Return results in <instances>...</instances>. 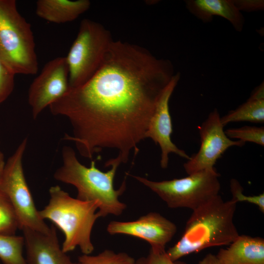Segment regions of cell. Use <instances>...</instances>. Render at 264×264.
<instances>
[{
	"instance_id": "1",
	"label": "cell",
	"mask_w": 264,
	"mask_h": 264,
	"mask_svg": "<svg viewBox=\"0 0 264 264\" xmlns=\"http://www.w3.org/2000/svg\"><path fill=\"white\" fill-rule=\"evenodd\" d=\"M176 73L168 59L144 47L112 41L94 75L81 86L68 88L49 107L66 117L79 154L92 159L105 149L117 151L114 158L126 163L146 133L157 102Z\"/></svg>"
},
{
	"instance_id": "2",
	"label": "cell",
	"mask_w": 264,
	"mask_h": 264,
	"mask_svg": "<svg viewBox=\"0 0 264 264\" xmlns=\"http://www.w3.org/2000/svg\"><path fill=\"white\" fill-rule=\"evenodd\" d=\"M237 203L218 195L193 210L179 240L166 253L174 261L206 248L229 245L239 234L233 218Z\"/></svg>"
},
{
	"instance_id": "3",
	"label": "cell",
	"mask_w": 264,
	"mask_h": 264,
	"mask_svg": "<svg viewBox=\"0 0 264 264\" xmlns=\"http://www.w3.org/2000/svg\"><path fill=\"white\" fill-rule=\"evenodd\" d=\"M62 157V164L53 175L56 180L74 186L77 191V198L98 202L99 218L122 213L126 205L119 200V197L126 189V177L118 189L113 186L118 165L112 164L110 169L104 172L96 167L95 161L92 160L88 167L79 161L74 150L67 146L63 147Z\"/></svg>"
},
{
	"instance_id": "4",
	"label": "cell",
	"mask_w": 264,
	"mask_h": 264,
	"mask_svg": "<svg viewBox=\"0 0 264 264\" xmlns=\"http://www.w3.org/2000/svg\"><path fill=\"white\" fill-rule=\"evenodd\" d=\"M48 204L39 211L41 218L51 220L65 236L62 249L65 253L78 246L83 254L94 250L91 233L99 218V204L96 201H87L71 197L59 186H51Z\"/></svg>"
},
{
	"instance_id": "5",
	"label": "cell",
	"mask_w": 264,
	"mask_h": 264,
	"mask_svg": "<svg viewBox=\"0 0 264 264\" xmlns=\"http://www.w3.org/2000/svg\"><path fill=\"white\" fill-rule=\"evenodd\" d=\"M31 24L15 0H0V59L16 74L34 75L39 68Z\"/></svg>"
},
{
	"instance_id": "6",
	"label": "cell",
	"mask_w": 264,
	"mask_h": 264,
	"mask_svg": "<svg viewBox=\"0 0 264 264\" xmlns=\"http://www.w3.org/2000/svg\"><path fill=\"white\" fill-rule=\"evenodd\" d=\"M111 34L101 23L83 20L78 34L66 57L69 69V87L82 85L102 65L112 42Z\"/></svg>"
},
{
	"instance_id": "7",
	"label": "cell",
	"mask_w": 264,
	"mask_h": 264,
	"mask_svg": "<svg viewBox=\"0 0 264 264\" xmlns=\"http://www.w3.org/2000/svg\"><path fill=\"white\" fill-rule=\"evenodd\" d=\"M188 175L161 181L132 176L156 194L171 208H187L193 211L219 195L220 174L215 168Z\"/></svg>"
},
{
	"instance_id": "8",
	"label": "cell",
	"mask_w": 264,
	"mask_h": 264,
	"mask_svg": "<svg viewBox=\"0 0 264 264\" xmlns=\"http://www.w3.org/2000/svg\"><path fill=\"white\" fill-rule=\"evenodd\" d=\"M27 140L24 138L5 162L0 177V189L13 208L19 229L26 228L47 233L50 227L41 218L24 175L22 161Z\"/></svg>"
},
{
	"instance_id": "9",
	"label": "cell",
	"mask_w": 264,
	"mask_h": 264,
	"mask_svg": "<svg viewBox=\"0 0 264 264\" xmlns=\"http://www.w3.org/2000/svg\"><path fill=\"white\" fill-rule=\"evenodd\" d=\"M223 127L220 113L215 109L198 128L200 137L199 150L183 165L188 175L215 168L217 160L228 148L244 145L240 140L228 137L223 131Z\"/></svg>"
},
{
	"instance_id": "10",
	"label": "cell",
	"mask_w": 264,
	"mask_h": 264,
	"mask_svg": "<svg viewBox=\"0 0 264 264\" xmlns=\"http://www.w3.org/2000/svg\"><path fill=\"white\" fill-rule=\"evenodd\" d=\"M68 79L69 69L66 57H56L45 64L31 83L28 91V102L34 119L67 91Z\"/></svg>"
},
{
	"instance_id": "11",
	"label": "cell",
	"mask_w": 264,
	"mask_h": 264,
	"mask_svg": "<svg viewBox=\"0 0 264 264\" xmlns=\"http://www.w3.org/2000/svg\"><path fill=\"white\" fill-rule=\"evenodd\" d=\"M180 78V73H176L163 90L157 102L146 133V138H151L160 148V163L161 167L163 169L168 167L170 153L176 154L187 160L190 157L184 150L178 148L172 142L171 137L173 126L169 101Z\"/></svg>"
},
{
	"instance_id": "12",
	"label": "cell",
	"mask_w": 264,
	"mask_h": 264,
	"mask_svg": "<svg viewBox=\"0 0 264 264\" xmlns=\"http://www.w3.org/2000/svg\"><path fill=\"white\" fill-rule=\"evenodd\" d=\"M107 230L111 235L124 234L144 240L152 248L165 249L176 233L177 227L160 214L150 212L133 221H112Z\"/></svg>"
},
{
	"instance_id": "13",
	"label": "cell",
	"mask_w": 264,
	"mask_h": 264,
	"mask_svg": "<svg viewBox=\"0 0 264 264\" xmlns=\"http://www.w3.org/2000/svg\"><path fill=\"white\" fill-rule=\"evenodd\" d=\"M26 249L27 264H76L60 246L55 228L47 233L22 229Z\"/></svg>"
},
{
	"instance_id": "14",
	"label": "cell",
	"mask_w": 264,
	"mask_h": 264,
	"mask_svg": "<svg viewBox=\"0 0 264 264\" xmlns=\"http://www.w3.org/2000/svg\"><path fill=\"white\" fill-rule=\"evenodd\" d=\"M216 255L220 264H264V239L239 236Z\"/></svg>"
},
{
	"instance_id": "15",
	"label": "cell",
	"mask_w": 264,
	"mask_h": 264,
	"mask_svg": "<svg viewBox=\"0 0 264 264\" xmlns=\"http://www.w3.org/2000/svg\"><path fill=\"white\" fill-rule=\"evenodd\" d=\"M185 3L188 11L203 22L220 16L227 20L236 31L241 32L243 28L244 16L233 0H188Z\"/></svg>"
},
{
	"instance_id": "16",
	"label": "cell",
	"mask_w": 264,
	"mask_h": 264,
	"mask_svg": "<svg viewBox=\"0 0 264 264\" xmlns=\"http://www.w3.org/2000/svg\"><path fill=\"white\" fill-rule=\"evenodd\" d=\"M90 6L88 0H38L35 12L40 18L60 24L74 21Z\"/></svg>"
},
{
	"instance_id": "17",
	"label": "cell",
	"mask_w": 264,
	"mask_h": 264,
	"mask_svg": "<svg viewBox=\"0 0 264 264\" xmlns=\"http://www.w3.org/2000/svg\"><path fill=\"white\" fill-rule=\"evenodd\" d=\"M223 126L235 122H264V85L260 84L252 92L245 102L236 109L220 117Z\"/></svg>"
},
{
	"instance_id": "18",
	"label": "cell",
	"mask_w": 264,
	"mask_h": 264,
	"mask_svg": "<svg viewBox=\"0 0 264 264\" xmlns=\"http://www.w3.org/2000/svg\"><path fill=\"white\" fill-rule=\"evenodd\" d=\"M23 236L0 234V260L3 264H27Z\"/></svg>"
},
{
	"instance_id": "19",
	"label": "cell",
	"mask_w": 264,
	"mask_h": 264,
	"mask_svg": "<svg viewBox=\"0 0 264 264\" xmlns=\"http://www.w3.org/2000/svg\"><path fill=\"white\" fill-rule=\"evenodd\" d=\"M133 258L125 253H115L106 250L95 256L83 254L80 256L76 264H134Z\"/></svg>"
},
{
	"instance_id": "20",
	"label": "cell",
	"mask_w": 264,
	"mask_h": 264,
	"mask_svg": "<svg viewBox=\"0 0 264 264\" xmlns=\"http://www.w3.org/2000/svg\"><path fill=\"white\" fill-rule=\"evenodd\" d=\"M19 229L13 208L7 196L0 189V234L15 235Z\"/></svg>"
},
{
	"instance_id": "21",
	"label": "cell",
	"mask_w": 264,
	"mask_h": 264,
	"mask_svg": "<svg viewBox=\"0 0 264 264\" xmlns=\"http://www.w3.org/2000/svg\"><path fill=\"white\" fill-rule=\"evenodd\" d=\"M225 133L230 139H236L245 143L250 142L262 146L264 145L263 127L245 126L240 128L229 129Z\"/></svg>"
},
{
	"instance_id": "22",
	"label": "cell",
	"mask_w": 264,
	"mask_h": 264,
	"mask_svg": "<svg viewBox=\"0 0 264 264\" xmlns=\"http://www.w3.org/2000/svg\"><path fill=\"white\" fill-rule=\"evenodd\" d=\"M230 191L232 195L231 199L236 203L247 202L257 205L259 210L264 212V194L258 195L245 196L243 194V188L238 180L232 179L230 180Z\"/></svg>"
},
{
	"instance_id": "23",
	"label": "cell",
	"mask_w": 264,
	"mask_h": 264,
	"mask_svg": "<svg viewBox=\"0 0 264 264\" xmlns=\"http://www.w3.org/2000/svg\"><path fill=\"white\" fill-rule=\"evenodd\" d=\"M15 85V75L4 66L0 59V104L12 93Z\"/></svg>"
},
{
	"instance_id": "24",
	"label": "cell",
	"mask_w": 264,
	"mask_h": 264,
	"mask_svg": "<svg viewBox=\"0 0 264 264\" xmlns=\"http://www.w3.org/2000/svg\"><path fill=\"white\" fill-rule=\"evenodd\" d=\"M134 264H183L172 261L167 255L165 249L151 248L149 254L139 258Z\"/></svg>"
},
{
	"instance_id": "25",
	"label": "cell",
	"mask_w": 264,
	"mask_h": 264,
	"mask_svg": "<svg viewBox=\"0 0 264 264\" xmlns=\"http://www.w3.org/2000/svg\"><path fill=\"white\" fill-rule=\"evenodd\" d=\"M240 12H255L262 11L264 9L263 0H233Z\"/></svg>"
},
{
	"instance_id": "26",
	"label": "cell",
	"mask_w": 264,
	"mask_h": 264,
	"mask_svg": "<svg viewBox=\"0 0 264 264\" xmlns=\"http://www.w3.org/2000/svg\"><path fill=\"white\" fill-rule=\"evenodd\" d=\"M198 264H220L216 255L209 253L206 255Z\"/></svg>"
},
{
	"instance_id": "27",
	"label": "cell",
	"mask_w": 264,
	"mask_h": 264,
	"mask_svg": "<svg viewBox=\"0 0 264 264\" xmlns=\"http://www.w3.org/2000/svg\"><path fill=\"white\" fill-rule=\"evenodd\" d=\"M4 157L3 153L0 151V177L2 173L4 165L5 164Z\"/></svg>"
}]
</instances>
